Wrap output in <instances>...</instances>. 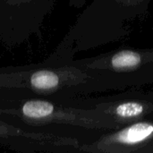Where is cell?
Returning <instances> with one entry per match:
<instances>
[{
	"label": "cell",
	"instance_id": "1",
	"mask_svg": "<svg viewBox=\"0 0 153 153\" xmlns=\"http://www.w3.org/2000/svg\"><path fill=\"white\" fill-rule=\"evenodd\" d=\"M152 0H91L46 58L65 62L79 53L124 42L147 19Z\"/></svg>",
	"mask_w": 153,
	"mask_h": 153
},
{
	"label": "cell",
	"instance_id": "2",
	"mask_svg": "<svg viewBox=\"0 0 153 153\" xmlns=\"http://www.w3.org/2000/svg\"><path fill=\"white\" fill-rule=\"evenodd\" d=\"M0 89L21 95L68 100L112 91L74 59L0 67Z\"/></svg>",
	"mask_w": 153,
	"mask_h": 153
},
{
	"label": "cell",
	"instance_id": "3",
	"mask_svg": "<svg viewBox=\"0 0 153 153\" xmlns=\"http://www.w3.org/2000/svg\"><path fill=\"white\" fill-rule=\"evenodd\" d=\"M74 59L106 82L112 91L153 85V48H122Z\"/></svg>",
	"mask_w": 153,
	"mask_h": 153
},
{
	"label": "cell",
	"instance_id": "4",
	"mask_svg": "<svg viewBox=\"0 0 153 153\" xmlns=\"http://www.w3.org/2000/svg\"><path fill=\"white\" fill-rule=\"evenodd\" d=\"M58 0H0V42L20 48L40 38L42 28Z\"/></svg>",
	"mask_w": 153,
	"mask_h": 153
},
{
	"label": "cell",
	"instance_id": "5",
	"mask_svg": "<svg viewBox=\"0 0 153 153\" xmlns=\"http://www.w3.org/2000/svg\"><path fill=\"white\" fill-rule=\"evenodd\" d=\"M108 116L118 127L142 120H153V91L129 88L108 95H91L67 100Z\"/></svg>",
	"mask_w": 153,
	"mask_h": 153
},
{
	"label": "cell",
	"instance_id": "6",
	"mask_svg": "<svg viewBox=\"0 0 153 153\" xmlns=\"http://www.w3.org/2000/svg\"><path fill=\"white\" fill-rule=\"evenodd\" d=\"M78 138L21 128L0 117V147L23 153L80 152Z\"/></svg>",
	"mask_w": 153,
	"mask_h": 153
},
{
	"label": "cell",
	"instance_id": "7",
	"mask_svg": "<svg viewBox=\"0 0 153 153\" xmlns=\"http://www.w3.org/2000/svg\"><path fill=\"white\" fill-rule=\"evenodd\" d=\"M80 152L153 153V120H142L108 131L94 142L82 143Z\"/></svg>",
	"mask_w": 153,
	"mask_h": 153
},
{
	"label": "cell",
	"instance_id": "8",
	"mask_svg": "<svg viewBox=\"0 0 153 153\" xmlns=\"http://www.w3.org/2000/svg\"><path fill=\"white\" fill-rule=\"evenodd\" d=\"M87 1L88 0H68L69 5L74 8H76V9H80V8L83 7L86 4Z\"/></svg>",
	"mask_w": 153,
	"mask_h": 153
}]
</instances>
